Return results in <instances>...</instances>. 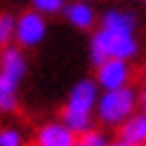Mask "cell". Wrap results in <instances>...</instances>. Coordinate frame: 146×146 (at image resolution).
Masks as SVG:
<instances>
[{
    "instance_id": "cell-1",
    "label": "cell",
    "mask_w": 146,
    "mask_h": 146,
    "mask_svg": "<svg viewBox=\"0 0 146 146\" xmlns=\"http://www.w3.org/2000/svg\"><path fill=\"white\" fill-rule=\"evenodd\" d=\"M139 17L125 7H108L99 12L97 29L90 33L87 57L92 66L106 59L134 61L141 52L139 42Z\"/></svg>"
},
{
    "instance_id": "cell-2",
    "label": "cell",
    "mask_w": 146,
    "mask_h": 146,
    "mask_svg": "<svg viewBox=\"0 0 146 146\" xmlns=\"http://www.w3.org/2000/svg\"><path fill=\"white\" fill-rule=\"evenodd\" d=\"M102 90L97 87L94 78H80L78 83H73L68 90L66 102H64L61 111H59V120L68 127L73 134H85L94 127V108H97V99Z\"/></svg>"
},
{
    "instance_id": "cell-3",
    "label": "cell",
    "mask_w": 146,
    "mask_h": 146,
    "mask_svg": "<svg viewBox=\"0 0 146 146\" xmlns=\"http://www.w3.org/2000/svg\"><path fill=\"white\" fill-rule=\"evenodd\" d=\"M29 73V57L21 47L7 45L0 50V115L19 108V90Z\"/></svg>"
},
{
    "instance_id": "cell-4",
    "label": "cell",
    "mask_w": 146,
    "mask_h": 146,
    "mask_svg": "<svg viewBox=\"0 0 146 146\" xmlns=\"http://www.w3.org/2000/svg\"><path fill=\"white\" fill-rule=\"evenodd\" d=\"M139 111V90L134 85H125L118 90L99 92L94 120L102 127H120L132 113Z\"/></svg>"
},
{
    "instance_id": "cell-5",
    "label": "cell",
    "mask_w": 146,
    "mask_h": 146,
    "mask_svg": "<svg viewBox=\"0 0 146 146\" xmlns=\"http://www.w3.org/2000/svg\"><path fill=\"white\" fill-rule=\"evenodd\" d=\"M50 33V19L47 17L38 14L35 10L26 7L17 14V21H14V45L21 47L24 52L35 50L45 42Z\"/></svg>"
},
{
    "instance_id": "cell-6",
    "label": "cell",
    "mask_w": 146,
    "mask_h": 146,
    "mask_svg": "<svg viewBox=\"0 0 146 146\" xmlns=\"http://www.w3.org/2000/svg\"><path fill=\"white\" fill-rule=\"evenodd\" d=\"M132 61L123 59H106L99 66H94V83L97 87L106 92V90H118L125 85H132Z\"/></svg>"
},
{
    "instance_id": "cell-7",
    "label": "cell",
    "mask_w": 146,
    "mask_h": 146,
    "mask_svg": "<svg viewBox=\"0 0 146 146\" xmlns=\"http://www.w3.org/2000/svg\"><path fill=\"white\" fill-rule=\"evenodd\" d=\"M64 21L68 26H73L76 31H83V33H92L97 29V21H99V10L94 7V3L90 0H68L66 7H64Z\"/></svg>"
},
{
    "instance_id": "cell-8",
    "label": "cell",
    "mask_w": 146,
    "mask_h": 146,
    "mask_svg": "<svg viewBox=\"0 0 146 146\" xmlns=\"http://www.w3.org/2000/svg\"><path fill=\"white\" fill-rule=\"evenodd\" d=\"M33 146H76V134L59 118L57 120H47L35 130Z\"/></svg>"
},
{
    "instance_id": "cell-9",
    "label": "cell",
    "mask_w": 146,
    "mask_h": 146,
    "mask_svg": "<svg viewBox=\"0 0 146 146\" xmlns=\"http://www.w3.org/2000/svg\"><path fill=\"white\" fill-rule=\"evenodd\" d=\"M118 139L132 146H146V111H137L127 118L118 127Z\"/></svg>"
},
{
    "instance_id": "cell-10",
    "label": "cell",
    "mask_w": 146,
    "mask_h": 146,
    "mask_svg": "<svg viewBox=\"0 0 146 146\" xmlns=\"http://www.w3.org/2000/svg\"><path fill=\"white\" fill-rule=\"evenodd\" d=\"M66 3L68 0H29V7L50 19V17H59L66 7Z\"/></svg>"
},
{
    "instance_id": "cell-11",
    "label": "cell",
    "mask_w": 146,
    "mask_h": 146,
    "mask_svg": "<svg viewBox=\"0 0 146 146\" xmlns=\"http://www.w3.org/2000/svg\"><path fill=\"white\" fill-rule=\"evenodd\" d=\"M14 12H0V50L7 45H14Z\"/></svg>"
},
{
    "instance_id": "cell-12",
    "label": "cell",
    "mask_w": 146,
    "mask_h": 146,
    "mask_svg": "<svg viewBox=\"0 0 146 146\" xmlns=\"http://www.w3.org/2000/svg\"><path fill=\"white\" fill-rule=\"evenodd\" d=\"M108 144H111V137L99 127H92L90 132L76 137V146H108Z\"/></svg>"
},
{
    "instance_id": "cell-13",
    "label": "cell",
    "mask_w": 146,
    "mask_h": 146,
    "mask_svg": "<svg viewBox=\"0 0 146 146\" xmlns=\"http://www.w3.org/2000/svg\"><path fill=\"white\" fill-rule=\"evenodd\" d=\"M0 146H26V137L19 127L3 125L0 127Z\"/></svg>"
},
{
    "instance_id": "cell-14",
    "label": "cell",
    "mask_w": 146,
    "mask_h": 146,
    "mask_svg": "<svg viewBox=\"0 0 146 146\" xmlns=\"http://www.w3.org/2000/svg\"><path fill=\"white\" fill-rule=\"evenodd\" d=\"M139 106H141V111H146V87L139 90Z\"/></svg>"
},
{
    "instance_id": "cell-15",
    "label": "cell",
    "mask_w": 146,
    "mask_h": 146,
    "mask_svg": "<svg viewBox=\"0 0 146 146\" xmlns=\"http://www.w3.org/2000/svg\"><path fill=\"white\" fill-rule=\"evenodd\" d=\"M108 146H132V144H127V141H123V139H118V137H115V139H111Z\"/></svg>"
},
{
    "instance_id": "cell-16",
    "label": "cell",
    "mask_w": 146,
    "mask_h": 146,
    "mask_svg": "<svg viewBox=\"0 0 146 146\" xmlns=\"http://www.w3.org/2000/svg\"><path fill=\"white\" fill-rule=\"evenodd\" d=\"M137 3H146V0H137Z\"/></svg>"
},
{
    "instance_id": "cell-17",
    "label": "cell",
    "mask_w": 146,
    "mask_h": 146,
    "mask_svg": "<svg viewBox=\"0 0 146 146\" xmlns=\"http://www.w3.org/2000/svg\"><path fill=\"white\" fill-rule=\"evenodd\" d=\"M90 3H94V0H90Z\"/></svg>"
}]
</instances>
